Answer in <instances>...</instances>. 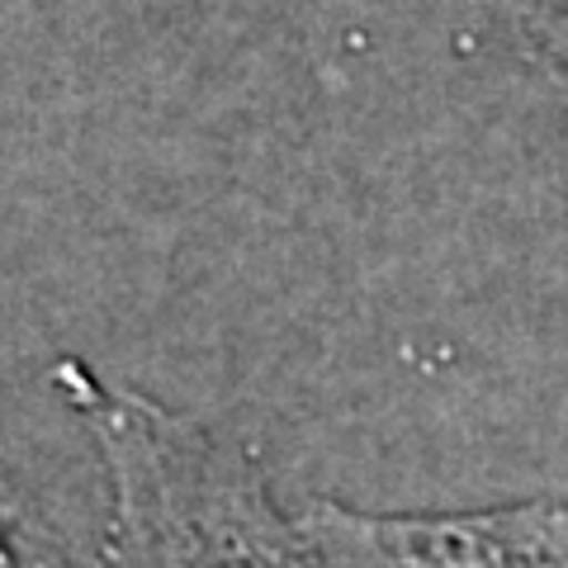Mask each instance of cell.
I'll return each instance as SVG.
<instances>
[{
    "mask_svg": "<svg viewBox=\"0 0 568 568\" xmlns=\"http://www.w3.org/2000/svg\"><path fill=\"white\" fill-rule=\"evenodd\" d=\"M507 10L521 24L526 43L568 71V0H507Z\"/></svg>",
    "mask_w": 568,
    "mask_h": 568,
    "instance_id": "obj_4",
    "label": "cell"
},
{
    "mask_svg": "<svg viewBox=\"0 0 568 568\" xmlns=\"http://www.w3.org/2000/svg\"><path fill=\"white\" fill-rule=\"evenodd\" d=\"M52 388L81 422L110 488L100 568H323L304 503L252 446L200 417L62 361Z\"/></svg>",
    "mask_w": 568,
    "mask_h": 568,
    "instance_id": "obj_1",
    "label": "cell"
},
{
    "mask_svg": "<svg viewBox=\"0 0 568 568\" xmlns=\"http://www.w3.org/2000/svg\"><path fill=\"white\" fill-rule=\"evenodd\" d=\"M323 568H568V497L465 511H365L308 493Z\"/></svg>",
    "mask_w": 568,
    "mask_h": 568,
    "instance_id": "obj_2",
    "label": "cell"
},
{
    "mask_svg": "<svg viewBox=\"0 0 568 568\" xmlns=\"http://www.w3.org/2000/svg\"><path fill=\"white\" fill-rule=\"evenodd\" d=\"M6 568H100L95 555H77L62 536H52L39 521L6 511Z\"/></svg>",
    "mask_w": 568,
    "mask_h": 568,
    "instance_id": "obj_3",
    "label": "cell"
}]
</instances>
